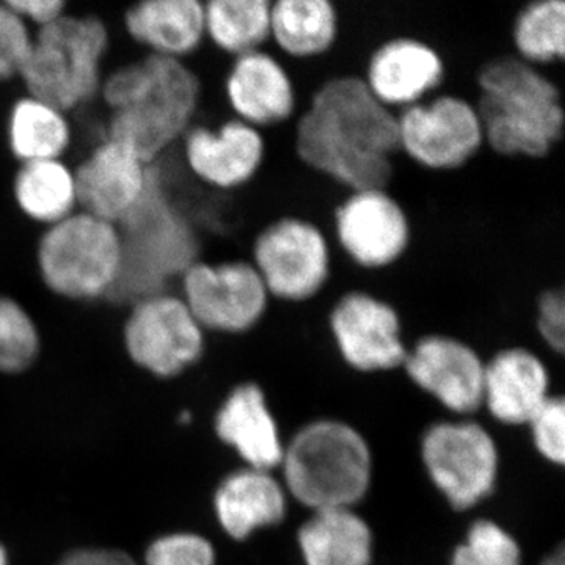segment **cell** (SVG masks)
Returning a JSON list of instances; mask_svg holds the SVG:
<instances>
[{
	"instance_id": "cell-21",
	"label": "cell",
	"mask_w": 565,
	"mask_h": 565,
	"mask_svg": "<svg viewBox=\"0 0 565 565\" xmlns=\"http://www.w3.org/2000/svg\"><path fill=\"white\" fill-rule=\"evenodd\" d=\"M215 433L247 467L280 468L285 444L262 386L250 382L234 388L215 416Z\"/></svg>"
},
{
	"instance_id": "cell-31",
	"label": "cell",
	"mask_w": 565,
	"mask_h": 565,
	"mask_svg": "<svg viewBox=\"0 0 565 565\" xmlns=\"http://www.w3.org/2000/svg\"><path fill=\"white\" fill-rule=\"evenodd\" d=\"M40 352L35 322L18 300L0 296V371L21 373Z\"/></svg>"
},
{
	"instance_id": "cell-1",
	"label": "cell",
	"mask_w": 565,
	"mask_h": 565,
	"mask_svg": "<svg viewBox=\"0 0 565 565\" xmlns=\"http://www.w3.org/2000/svg\"><path fill=\"white\" fill-rule=\"evenodd\" d=\"M294 151L348 192L388 188L401 154L397 111L379 102L362 76L338 74L316 88L299 115Z\"/></svg>"
},
{
	"instance_id": "cell-33",
	"label": "cell",
	"mask_w": 565,
	"mask_h": 565,
	"mask_svg": "<svg viewBox=\"0 0 565 565\" xmlns=\"http://www.w3.org/2000/svg\"><path fill=\"white\" fill-rule=\"evenodd\" d=\"M33 41V31L11 10L0 2V84L20 79Z\"/></svg>"
},
{
	"instance_id": "cell-6",
	"label": "cell",
	"mask_w": 565,
	"mask_h": 565,
	"mask_svg": "<svg viewBox=\"0 0 565 565\" xmlns=\"http://www.w3.org/2000/svg\"><path fill=\"white\" fill-rule=\"evenodd\" d=\"M109 43L107 25L88 14L66 13L33 32L20 76L28 95L65 114L87 106L102 90Z\"/></svg>"
},
{
	"instance_id": "cell-23",
	"label": "cell",
	"mask_w": 565,
	"mask_h": 565,
	"mask_svg": "<svg viewBox=\"0 0 565 565\" xmlns=\"http://www.w3.org/2000/svg\"><path fill=\"white\" fill-rule=\"evenodd\" d=\"M125 29L150 55L184 62L206 40L200 0H147L125 13Z\"/></svg>"
},
{
	"instance_id": "cell-37",
	"label": "cell",
	"mask_w": 565,
	"mask_h": 565,
	"mask_svg": "<svg viewBox=\"0 0 565 565\" xmlns=\"http://www.w3.org/2000/svg\"><path fill=\"white\" fill-rule=\"evenodd\" d=\"M58 565H137L126 553L117 550L84 548L76 550L63 557Z\"/></svg>"
},
{
	"instance_id": "cell-10",
	"label": "cell",
	"mask_w": 565,
	"mask_h": 565,
	"mask_svg": "<svg viewBox=\"0 0 565 565\" xmlns=\"http://www.w3.org/2000/svg\"><path fill=\"white\" fill-rule=\"evenodd\" d=\"M399 152L430 172H456L486 147L475 103L441 93L397 111Z\"/></svg>"
},
{
	"instance_id": "cell-9",
	"label": "cell",
	"mask_w": 565,
	"mask_h": 565,
	"mask_svg": "<svg viewBox=\"0 0 565 565\" xmlns=\"http://www.w3.org/2000/svg\"><path fill=\"white\" fill-rule=\"evenodd\" d=\"M422 459L435 489L455 511H470L497 489V441L471 419L433 424L422 438Z\"/></svg>"
},
{
	"instance_id": "cell-34",
	"label": "cell",
	"mask_w": 565,
	"mask_h": 565,
	"mask_svg": "<svg viewBox=\"0 0 565 565\" xmlns=\"http://www.w3.org/2000/svg\"><path fill=\"white\" fill-rule=\"evenodd\" d=\"M147 565H215V552L202 535L173 534L159 539L147 553Z\"/></svg>"
},
{
	"instance_id": "cell-19",
	"label": "cell",
	"mask_w": 565,
	"mask_h": 565,
	"mask_svg": "<svg viewBox=\"0 0 565 565\" xmlns=\"http://www.w3.org/2000/svg\"><path fill=\"white\" fill-rule=\"evenodd\" d=\"M226 102L236 120L264 131L291 120L297 90L291 74L266 50L234 58L225 79Z\"/></svg>"
},
{
	"instance_id": "cell-28",
	"label": "cell",
	"mask_w": 565,
	"mask_h": 565,
	"mask_svg": "<svg viewBox=\"0 0 565 565\" xmlns=\"http://www.w3.org/2000/svg\"><path fill=\"white\" fill-rule=\"evenodd\" d=\"M270 0H211L204 3V32L233 58L262 51L270 41Z\"/></svg>"
},
{
	"instance_id": "cell-22",
	"label": "cell",
	"mask_w": 565,
	"mask_h": 565,
	"mask_svg": "<svg viewBox=\"0 0 565 565\" xmlns=\"http://www.w3.org/2000/svg\"><path fill=\"white\" fill-rule=\"evenodd\" d=\"M214 505L223 531L245 541L256 531L280 525L288 512V493L273 471L247 467L223 479Z\"/></svg>"
},
{
	"instance_id": "cell-35",
	"label": "cell",
	"mask_w": 565,
	"mask_h": 565,
	"mask_svg": "<svg viewBox=\"0 0 565 565\" xmlns=\"http://www.w3.org/2000/svg\"><path fill=\"white\" fill-rule=\"evenodd\" d=\"M535 330L550 351L563 355L565 349V296L563 286H548L535 302Z\"/></svg>"
},
{
	"instance_id": "cell-30",
	"label": "cell",
	"mask_w": 565,
	"mask_h": 565,
	"mask_svg": "<svg viewBox=\"0 0 565 565\" xmlns=\"http://www.w3.org/2000/svg\"><path fill=\"white\" fill-rule=\"evenodd\" d=\"M449 565H523L519 541L493 520H476L452 552Z\"/></svg>"
},
{
	"instance_id": "cell-25",
	"label": "cell",
	"mask_w": 565,
	"mask_h": 565,
	"mask_svg": "<svg viewBox=\"0 0 565 565\" xmlns=\"http://www.w3.org/2000/svg\"><path fill=\"white\" fill-rule=\"evenodd\" d=\"M340 29V11L330 0H275L270 7V41L296 61L327 54Z\"/></svg>"
},
{
	"instance_id": "cell-11",
	"label": "cell",
	"mask_w": 565,
	"mask_h": 565,
	"mask_svg": "<svg viewBox=\"0 0 565 565\" xmlns=\"http://www.w3.org/2000/svg\"><path fill=\"white\" fill-rule=\"evenodd\" d=\"M180 282L182 300L193 318L212 332H250L273 300L250 259H199L181 275Z\"/></svg>"
},
{
	"instance_id": "cell-29",
	"label": "cell",
	"mask_w": 565,
	"mask_h": 565,
	"mask_svg": "<svg viewBox=\"0 0 565 565\" xmlns=\"http://www.w3.org/2000/svg\"><path fill=\"white\" fill-rule=\"evenodd\" d=\"M514 55L530 65L559 63L565 57L564 0H534L516 13L512 24Z\"/></svg>"
},
{
	"instance_id": "cell-38",
	"label": "cell",
	"mask_w": 565,
	"mask_h": 565,
	"mask_svg": "<svg viewBox=\"0 0 565 565\" xmlns=\"http://www.w3.org/2000/svg\"><path fill=\"white\" fill-rule=\"evenodd\" d=\"M541 565H565V548L564 545H557L553 552L542 559Z\"/></svg>"
},
{
	"instance_id": "cell-39",
	"label": "cell",
	"mask_w": 565,
	"mask_h": 565,
	"mask_svg": "<svg viewBox=\"0 0 565 565\" xmlns=\"http://www.w3.org/2000/svg\"><path fill=\"white\" fill-rule=\"evenodd\" d=\"M0 565H9V561H7L6 550L0 546Z\"/></svg>"
},
{
	"instance_id": "cell-18",
	"label": "cell",
	"mask_w": 565,
	"mask_h": 565,
	"mask_svg": "<svg viewBox=\"0 0 565 565\" xmlns=\"http://www.w3.org/2000/svg\"><path fill=\"white\" fill-rule=\"evenodd\" d=\"M446 62L429 41L401 35L379 44L362 79L375 98L394 111L426 102L444 85Z\"/></svg>"
},
{
	"instance_id": "cell-3",
	"label": "cell",
	"mask_w": 565,
	"mask_h": 565,
	"mask_svg": "<svg viewBox=\"0 0 565 565\" xmlns=\"http://www.w3.org/2000/svg\"><path fill=\"white\" fill-rule=\"evenodd\" d=\"M475 106L486 147L509 159L541 161L564 139L563 95L552 77L514 54L479 68Z\"/></svg>"
},
{
	"instance_id": "cell-24",
	"label": "cell",
	"mask_w": 565,
	"mask_h": 565,
	"mask_svg": "<svg viewBox=\"0 0 565 565\" xmlns=\"http://www.w3.org/2000/svg\"><path fill=\"white\" fill-rule=\"evenodd\" d=\"M305 565H373L374 534L355 509L311 512L297 530Z\"/></svg>"
},
{
	"instance_id": "cell-26",
	"label": "cell",
	"mask_w": 565,
	"mask_h": 565,
	"mask_svg": "<svg viewBox=\"0 0 565 565\" xmlns=\"http://www.w3.org/2000/svg\"><path fill=\"white\" fill-rule=\"evenodd\" d=\"M7 140L21 163L62 159L73 140L68 114L31 95L22 96L11 107Z\"/></svg>"
},
{
	"instance_id": "cell-13",
	"label": "cell",
	"mask_w": 565,
	"mask_h": 565,
	"mask_svg": "<svg viewBox=\"0 0 565 565\" xmlns=\"http://www.w3.org/2000/svg\"><path fill=\"white\" fill-rule=\"evenodd\" d=\"M341 250L364 270L388 269L412 243V223L403 203L388 188L348 192L333 211Z\"/></svg>"
},
{
	"instance_id": "cell-2",
	"label": "cell",
	"mask_w": 565,
	"mask_h": 565,
	"mask_svg": "<svg viewBox=\"0 0 565 565\" xmlns=\"http://www.w3.org/2000/svg\"><path fill=\"white\" fill-rule=\"evenodd\" d=\"M99 95L110 111L107 137L156 166L192 128L203 87L184 62L148 54L104 76Z\"/></svg>"
},
{
	"instance_id": "cell-5",
	"label": "cell",
	"mask_w": 565,
	"mask_h": 565,
	"mask_svg": "<svg viewBox=\"0 0 565 565\" xmlns=\"http://www.w3.org/2000/svg\"><path fill=\"white\" fill-rule=\"evenodd\" d=\"M122 243V270L115 289V302L131 305L141 297L167 291L199 262L202 243L188 212L174 202L154 167L150 188L139 206L118 223Z\"/></svg>"
},
{
	"instance_id": "cell-17",
	"label": "cell",
	"mask_w": 565,
	"mask_h": 565,
	"mask_svg": "<svg viewBox=\"0 0 565 565\" xmlns=\"http://www.w3.org/2000/svg\"><path fill=\"white\" fill-rule=\"evenodd\" d=\"M181 141L189 172L215 191L244 188L266 162L263 131L236 118L214 129L192 126Z\"/></svg>"
},
{
	"instance_id": "cell-27",
	"label": "cell",
	"mask_w": 565,
	"mask_h": 565,
	"mask_svg": "<svg viewBox=\"0 0 565 565\" xmlns=\"http://www.w3.org/2000/svg\"><path fill=\"white\" fill-rule=\"evenodd\" d=\"M13 195L22 214L46 228L77 211L74 172L62 159L21 163Z\"/></svg>"
},
{
	"instance_id": "cell-16",
	"label": "cell",
	"mask_w": 565,
	"mask_h": 565,
	"mask_svg": "<svg viewBox=\"0 0 565 565\" xmlns=\"http://www.w3.org/2000/svg\"><path fill=\"white\" fill-rule=\"evenodd\" d=\"M154 167L128 145L106 136L73 170L77 210L118 225L143 200Z\"/></svg>"
},
{
	"instance_id": "cell-36",
	"label": "cell",
	"mask_w": 565,
	"mask_h": 565,
	"mask_svg": "<svg viewBox=\"0 0 565 565\" xmlns=\"http://www.w3.org/2000/svg\"><path fill=\"white\" fill-rule=\"evenodd\" d=\"M7 3L35 32L68 13V3L62 0H7Z\"/></svg>"
},
{
	"instance_id": "cell-20",
	"label": "cell",
	"mask_w": 565,
	"mask_h": 565,
	"mask_svg": "<svg viewBox=\"0 0 565 565\" xmlns=\"http://www.w3.org/2000/svg\"><path fill=\"white\" fill-rule=\"evenodd\" d=\"M550 396L548 367L531 349L504 348L486 362L482 407L497 422L526 426Z\"/></svg>"
},
{
	"instance_id": "cell-12",
	"label": "cell",
	"mask_w": 565,
	"mask_h": 565,
	"mask_svg": "<svg viewBox=\"0 0 565 565\" xmlns=\"http://www.w3.org/2000/svg\"><path fill=\"white\" fill-rule=\"evenodd\" d=\"M125 343L139 366L172 377L199 362L204 352V330L181 296L161 291L131 303Z\"/></svg>"
},
{
	"instance_id": "cell-15",
	"label": "cell",
	"mask_w": 565,
	"mask_h": 565,
	"mask_svg": "<svg viewBox=\"0 0 565 565\" xmlns=\"http://www.w3.org/2000/svg\"><path fill=\"white\" fill-rule=\"evenodd\" d=\"M405 374L452 414L467 416L482 407L486 362L460 338L430 333L408 348Z\"/></svg>"
},
{
	"instance_id": "cell-7",
	"label": "cell",
	"mask_w": 565,
	"mask_h": 565,
	"mask_svg": "<svg viewBox=\"0 0 565 565\" xmlns=\"http://www.w3.org/2000/svg\"><path fill=\"white\" fill-rule=\"evenodd\" d=\"M36 264L47 289L63 299H110L121 278L120 230L77 210L47 226L36 248Z\"/></svg>"
},
{
	"instance_id": "cell-4",
	"label": "cell",
	"mask_w": 565,
	"mask_h": 565,
	"mask_svg": "<svg viewBox=\"0 0 565 565\" xmlns=\"http://www.w3.org/2000/svg\"><path fill=\"white\" fill-rule=\"evenodd\" d=\"M280 470L288 497L311 512L355 509L373 482V451L352 424L316 419L285 445Z\"/></svg>"
},
{
	"instance_id": "cell-32",
	"label": "cell",
	"mask_w": 565,
	"mask_h": 565,
	"mask_svg": "<svg viewBox=\"0 0 565 565\" xmlns=\"http://www.w3.org/2000/svg\"><path fill=\"white\" fill-rule=\"evenodd\" d=\"M526 426H530L535 451L544 457L546 462L563 467L565 463L564 397L552 394Z\"/></svg>"
},
{
	"instance_id": "cell-8",
	"label": "cell",
	"mask_w": 565,
	"mask_h": 565,
	"mask_svg": "<svg viewBox=\"0 0 565 565\" xmlns=\"http://www.w3.org/2000/svg\"><path fill=\"white\" fill-rule=\"evenodd\" d=\"M250 262L270 299L286 303L313 300L332 278V247L318 223L281 215L256 234Z\"/></svg>"
},
{
	"instance_id": "cell-14",
	"label": "cell",
	"mask_w": 565,
	"mask_h": 565,
	"mask_svg": "<svg viewBox=\"0 0 565 565\" xmlns=\"http://www.w3.org/2000/svg\"><path fill=\"white\" fill-rule=\"evenodd\" d=\"M329 327L341 359L359 373H386L403 367L407 344L399 311L367 291L343 294L329 315Z\"/></svg>"
}]
</instances>
